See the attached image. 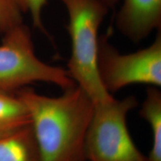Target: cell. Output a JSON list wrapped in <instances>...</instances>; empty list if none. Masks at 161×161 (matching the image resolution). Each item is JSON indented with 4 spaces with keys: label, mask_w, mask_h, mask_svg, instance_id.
Instances as JSON below:
<instances>
[{
    "label": "cell",
    "mask_w": 161,
    "mask_h": 161,
    "mask_svg": "<svg viewBox=\"0 0 161 161\" xmlns=\"http://www.w3.org/2000/svg\"><path fill=\"white\" fill-rule=\"evenodd\" d=\"M119 31L134 43L160 30L161 0H123L116 17Z\"/></svg>",
    "instance_id": "cell-6"
},
{
    "label": "cell",
    "mask_w": 161,
    "mask_h": 161,
    "mask_svg": "<svg viewBox=\"0 0 161 161\" xmlns=\"http://www.w3.org/2000/svg\"><path fill=\"white\" fill-rule=\"evenodd\" d=\"M23 12L15 0H0V32H5L23 23Z\"/></svg>",
    "instance_id": "cell-10"
},
{
    "label": "cell",
    "mask_w": 161,
    "mask_h": 161,
    "mask_svg": "<svg viewBox=\"0 0 161 161\" xmlns=\"http://www.w3.org/2000/svg\"><path fill=\"white\" fill-rule=\"evenodd\" d=\"M137 105L134 96L95 104L84 145L86 161H149L127 127V116Z\"/></svg>",
    "instance_id": "cell-4"
},
{
    "label": "cell",
    "mask_w": 161,
    "mask_h": 161,
    "mask_svg": "<svg viewBox=\"0 0 161 161\" xmlns=\"http://www.w3.org/2000/svg\"><path fill=\"white\" fill-rule=\"evenodd\" d=\"M0 161H40L31 125L0 138Z\"/></svg>",
    "instance_id": "cell-7"
},
{
    "label": "cell",
    "mask_w": 161,
    "mask_h": 161,
    "mask_svg": "<svg viewBox=\"0 0 161 161\" xmlns=\"http://www.w3.org/2000/svg\"><path fill=\"white\" fill-rule=\"evenodd\" d=\"M23 13L29 12L35 27L46 33V30L42 23L41 12L46 5L47 0H15ZM109 8H113L118 3L119 0H103Z\"/></svg>",
    "instance_id": "cell-11"
},
{
    "label": "cell",
    "mask_w": 161,
    "mask_h": 161,
    "mask_svg": "<svg viewBox=\"0 0 161 161\" xmlns=\"http://www.w3.org/2000/svg\"><path fill=\"white\" fill-rule=\"evenodd\" d=\"M29 110L40 161H86L84 145L95 104L78 85L50 97L30 88L15 92Z\"/></svg>",
    "instance_id": "cell-1"
},
{
    "label": "cell",
    "mask_w": 161,
    "mask_h": 161,
    "mask_svg": "<svg viewBox=\"0 0 161 161\" xmlns=\"http://www.w3.org/2000/svg\"><path fill=\"white\" fill-rule=\"evenodd\" d=\"M0 45V90L17 91L35 82L63 90L76 84L66 69L46 64L36 55L31 31L21 23L3 34Z\"/></svg>",
    "instance_id": "cell-3"
},
{
    "label": "cell",
    "mask_w": 161,
    "mask_h": 161,
    "mask_svg": "<svg viewBox=\"0 0 161 161\" xmlns=\"http://www.w3.org/2000/svg\"><path fill=\"white\" fill-rule=\"evenodd\" d=\"M31 125L27 107L13 92L0 90V138Z\"/></svg>",
    "instance_id": "cell-8"
},
{
    "label": "cell",
    "mask_w": 161,
    "mask_h": 161,
    "mask_svg": "<svg viewBox=\"0 0 161 161\" xmlns=\"http://www.w3.org/2000/svg\"><path fill=\"white\" fill-rule=\"evenodd\" d=\"M140 116L148 122L152 130V146L148 160L161 161V92L158 86L147 88Z\"/></svg>",
    "instance_id": "cell-9"
},
{
    "label": "cell",
    "mask_w": 161,
    "mask_h": 161,
    "mask_svg": "<svg viewBox=\"0 0 161 161\" xmlns=\"http://www.w3.org/2000/svg\"><path fill=\"white\" fill-rule=\"evenodd\" d=\"M110 34L98 37L97 68L104 87L112 95L125 86L142 84L161 86V35L148 47L121 54L110 43Z\"/></svg>",
    "instance_id": "cell-5"
},
{
    "label": "cell",
    "mask_w": 161,
    "mask_h": 161,
    "mask_svg": "<svg viewBox=\"0 0 161 161\" xmlns=\"http://www.w3.org/2000/svg\"><path fill=\"white\" fill-rule=\"evenodd\" d=\"M69 15L67 30L72 51L67 63L69 77L94 104L114 98L101 81L97 68L98 29L109 8L103 0H60Z\"/></svg>",
    "instance_id": "cell-2"
}]
</instances>
